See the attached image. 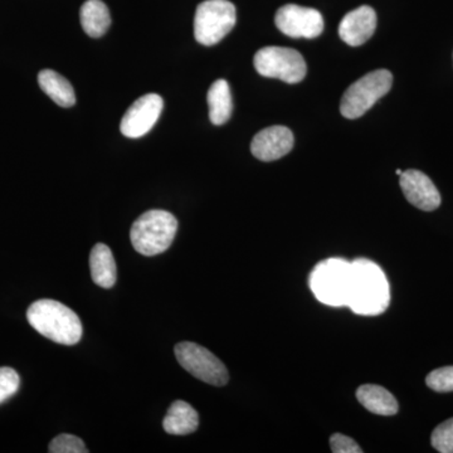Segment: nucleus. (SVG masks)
<instances>
[{
	"instance_id": "5",
	"label": "nucleus",
	"mask_w": 453,
	"mask_h": 453,
	"mask_svg": "<svg viewBox=\"0 0 453 453\" xmlns=\"http://www.w3.org/2000/svg\"><path fill=\"white\" fill-rule=\"evenodd\" d=\"M392 85L393 76L388 70H378L366 73L342 95L340 112L350 120L360 118L380 98L388 94Z\"/></svg>"
},
{
	"instance_id": "6",
	"label": "nucleus",
	"mask_w": 453,
	"mask_h": 453,
	"mask_svg": "<svg viewBox=\"0 0 453 453\" xmlns=\"http://www.w3.org/2000/svg\"><path fill=\"white\" fill-rule=\"evenodd\" d=\"M235 7L228 0H205L196 8L195 35L203 46H214L234 29Z\"/></svg>"
},
{
	"instance_id": "23",
	"label": "nucleus",
	"mask_w": 453,
	"mask_h": 453,
	"mask_svg": "<svg viewBox=\"0 0 453 453\" xmlns=\"http://www.w3.org/2000/svg\"><path fill=\"white\" fill-rule=\"evenodd\" d=\"M20 378L14 369L8 366L0 368V404L13 396L19 389Z\"/></svg>"
},
{
	"instance_id": "2",
	"label": "nucleus",
	"mask_w": 453,
	"mask_h": 453,
	"mask_svg": "<svg viewBox=\"0 0 453 453\" xmlns=\"http://www.w3.org/2000/svg\"><path fill=\"white\" fill-rule=\"evenodd\" d=\"M28 323L44 338L62 345H74L82 338L79 315L55 300H38L27 311Z\"/></svg>"
},
{
	"instance_id": "7",
	"label": "nucleus",
	"mask_w": 453,
	"mask_h": 453,
	"mask_svg": "<svg viewBox=\"0 0 453 453\" xmlns=\"http://www.w3.org/2000/svg\"><path fill=\"white\" fill-rule=\"evenodd\" d=\"M253 62L261 76L286 83H299L308 73L303 57L296 50L286 47H265L256 53Z\"/></svg>"
},
{
	"instance_id": "22",
	"label": "nucleus",
	"mask_w": 453,
	"mask_h": 453,
	"mask_svg": "<svg viewBox=\"0 0 453 453\" xmlns=\"http://www.w3.org/2000/svg\"><path fill=\"white\" fill-rule=\"evenodd\" d=\"M426 384L436 392H453V366H443L429 372Z\"/></svg>"
},
{
	"instance_id": "11",
	"label": "nucleus",
	"mask_w": 453,
	"mask_h": 453,
	"mask_svg": "<svg viewBox=\"0 0 453 453\" xmlns=\"http://www.w3.org/2000/svg\"><path fill=\"white\" fill-rule=\"evenodd\" d=\"M399 177L402 192L414 207L426 211H432L440 207V192L425 173L411 169L402 173Z\"/></svg>"
},
{
	"instance_id": "12",
	"label": "nucleus",
	"mask_w": 453,
	"mask_h": 453,
	"mask_svg": "<svg viewBox=\"0 0 453 453\" xmlns=\"http://www.w3.org/2000/svg\"><path fill=\"white\" fill-rule=\"evenodd\" d=\"M294 134L288 127L275 125L259 131L251 142L252 154L262 162H275L294 148Z\"/></svg>"
},
{
	"instance_id": "9",
	"label": "nucleus",
	"mask_w": 453,
	"mask_h": 453,
	"mask_svg": "<svg viewBox=\"0 0 453 453\" xmlns=\"http://www.w3.org/2000/svg\"><path fill=\"white\" fill-rule=\"evenodd\" d=\"M277 28L291 38L319 37L324 31V18L316 9L300 7L296 4L283 5L277 11Z\"/></svg>"
},
{
	"instance_id": "8",
	"label": "nucleus",
	"mask_w": 453,
	"mask_h": 453,
	"mask_svg": "<svg viewBox=\"0 0 453 453\" xmlns=\"http://www.w3.org/2000/svg\"><path fill=\"white\" fill-rule=\"evenodd\" d=\"M174 353L179 365L196 380L216 387L228 383L229 375L226 365L208 349L196 342H184L175 347Z\"/></svg>"
},
{
	"instance_id": "17",
	"label": "nucleus",
	"mask_w": 453,
	"mask_h": 453,
	"mask_svg": "<svg viewBox=\"0 0 453 453\" xmlns=\"http://www.w3.org/2000/svg\"><path fill=\"white\" fill-rule=\"evenodd\" d=\"M38 83L44 94L52 98L57 105L71 107L76 104V95H74L73 85L55 71H41L38 74Z\"/></svg>"
},
{
	"instance_id": "3",
	"label": "nucleus",
	"mask_w": 453,
	"mask_h": 453,
	"mask_svg": "<svg viewBox=\"0 0 453 453\" xmlns=\"http://www.w3.org/2000/svg\"><path fill=\"white\" fill-rule=\"evenodd\" d=\"M178 231V220L169 211L153 210L142 214L131 226L134 249L142 256L160 255L172 246Z\"/></svg>"
},
{
	"instance_id": "15",
	"label": "nucleus",
	"mask_w": 453,
	"mask_h": 453,
	"mask_svg": "<svg viewBox=\"0 0 453 453\" xmlns=\"http://www.w3.org/2000/svg\"><path fill=\"white\" fill-rule=\"evenodd\" d=\"M89 268L91 277L97 286L103 288H111L118 280L116 262L110 247L97 243L89 255Z\"/></svg>"
},
{
	"instance_id": "10",
	"label": "nucleus",
	"mask_w": 453,
	"mask_h": 453,
	"mask_svg": "<svg viewBox=\"0 0 453 453\" xmlns=\"http://www.w3.org/2000/svg\"><path fill=\"white\" fill-rule=\"evenodd\" d=\"M163 98L157 94H148L138 98L122 118L120 130L122 135L138 139L148 134L157 124L163 111Z\"/></svg>"
},
{
	"instance_id": "1",
	"label": "nucleus",
	"mask_w": 453,
	"mask_h": 453,
	"mask_svg": "<svg viewBox=\"0 0 453 453\" xmlns=\"http://www.w3.org/2000/svg\"><path fill=\"white\" fill-rule=\"evenodd\" d=\"M350 295L348 308L356 314L374 316L386 311L389 306V283L383 270L369 259L359 258L351 262Z\"/></svg>"
},
{
	"instance_id": "21",
	"label": "nucleus",
	"mask_w": 453,
	"mask_h": 453,
	"mask_svg": "<svg viewBox=\"0 0 453 453\" xmlns=\"http://www.w3.org/2000/svg\"><path fill=\"white\" fill-rule=\"evenodd\" d=\"M49 451L50 453H88V449H86L81 438L73 434H59L50 443Z\"/></svg>"
},
{
	"instance_id": "19",
	"label": "nucleus",
	"mask_w": 453,
	"mask_h": 453,
	"mask_svg": "<svg viewBox=\"0 0 453 453\" xmlns=\"http://www.w3.org/2000/svg\"><path fill=\"white\" fill-rule=\"evenodd\" d=\"M208 106H210V119L211 124H226L232 115V95L228 82L226 80H219L211 83L210 91H208Z\"/></svg>"
},
{
	"instance_id": "24",
	"label": "nucleus",
	"mask_w": 453,
	"mask_h": 453,
	"mask_svg": "<svg viewBox=\"0 0 453 453\" xmlns=\"http://www.w3.org/2000/svg\"><path fill=\"white\" fill-rule=\"evenodd\" d=\"M330 447L334 453H362L363 449L353 438L342 434H333L330 438Z\"/></svg>"
},
{
	"instance_id": "25",
	"label": "nucleus",
	"mask_w": 453,
	"mask_h": 453,
	"mask_svg": "<svg viewBox=\"0 0 453 453\" xmlns=\"http://www.w3.org/2000/svg\"><path fill=\"white\" fill-rule=\"evenodd\" d=\"M395 173H396V175H401V174H402V173H403V172H402V170H401V169H396V172H395Z\"/></svg>"
},
{
	"instance_id": "20",
	"label": "nucleus",
	"mask_w": 453,
	"mask_h": 453,
	"mask_svg": "<svg viewBox=\"0 0 453 453\" xmlns=\"http://www.w3.org/2000/svg\"><path fill=\"white\" fill-rule=\"evenodd\" d=\"M431 443L438 452L453 453V418L447 419L434 428Z\"/></svg>"
},
{
	"instance_id": "4",
	"label": "nucleus",
	"mask_w": 453,
	"mask_h": 453,
	"mask_svg": "<svg viewBox=\"0 0 453 453\" xmlns=\"http://www.w3.org/2000/svg\"><path fill=\"white\" fill-rule=\"evenodd\" d=\"M353 267L342 258L320 262L310 275V288L316 299L329 306H348Z\"/></svg>"
},
{
	"instance_id": "13",
	"label": "nucleus",
	"mask_w": 453,
	"mask_h": 453,
	"mask_svg": "<svg viewBox=\"0 0 453 453\" xmlns=\"http://www.w3.org/2000/svg\"><path fill=\"white\" fill-rule=\"evenodd\" d=\"M377 28V13L369 5L349 12L339 26V35L351 47L362 46L374 35Z\"/></svg>"
},
{
	"instance_id": "18",
	"label": "nucleus",
	"mask_w": 453,
	"mask_h": 453,
	"mask_svg": "<svg viewBox=\"0 0 453 453\" xmlns=\"http://www.w3.org/2000/svg\"><path fill=\"white\" fill-rule=\"evenodd\" d=\"M80 17L83 31L92 38L103 37L111 25L109 8L103 0H88L82 5Z\"/></svg>"
},
{
	"instance_id": "14",
	"label": "nucleus",
	"mask_w": 453,
	"mask_h": 453,
	"mask_svg": "<svg viewBox=\"0 0 453 453\" xmlns=\"http://www.w3.org/2000/svg\"><path fill=\"white\" fill-rule=\"evenodd\" d=\"M198 426V412L184 401H175L170 405L163 421L164 431L173 436H187L196 432Z\"/></svg>"
},
{
	"instance_id": "16",
	"label": "nucleus",
	"mask_w": 453,
	"mask_h": 453,
	"mask_svg": "<svg viewBox=\"0 0 453 453\" xmlns=\"http://www.w3.org/2000/svg\"><path fill=\"white\" fill-rule=\"evenodd\" d=\"M359 403L369 412L380 416H395L398 412V402L388 390L374 384H365L357 390Z\"/></svg>"
}]
</instances>
